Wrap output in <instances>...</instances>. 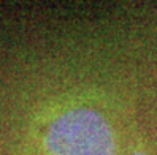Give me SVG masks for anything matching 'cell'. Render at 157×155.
Here are the masks:
<instances>
[{"mask_svg": "<svg viewBox=\"0 0 157 155\" xmlns=\"http://www.w3.org/2000/svg\"><path fill=\"white\" fill-rule=\"evenodd\" d=\"M132 155H146V152H144L143 149H136V150L132 152Z\"/></svg>", "mask_w": 157, "mask_h": 155, "instance_id": "2", "label": "cell"}, {"mask_svg": "<svg viewBox=\"0 0 157 155\" xmlns=\"http://www.w3.org/2000/svg\"><path fill=\"white\" fill-rule=\"evenodd\" d=\"M44 147L52 155H116V138L98 111L73 108L51 122Z\"/></svg>", "mask_w": 157, "mask_h": 155, "instance_id": "1", "label": "cell"}]
</instances>
